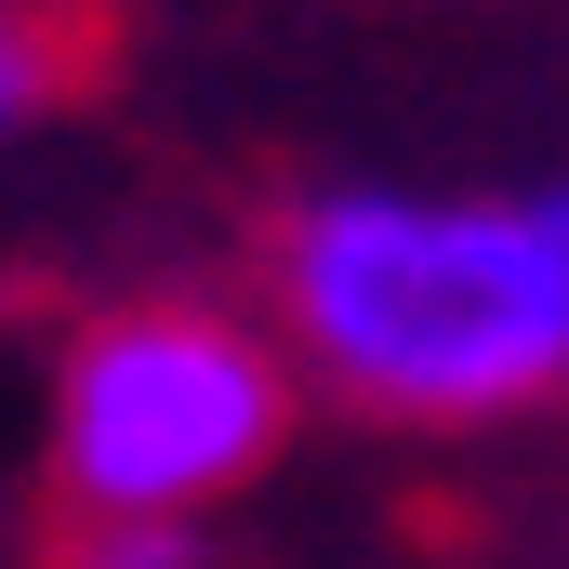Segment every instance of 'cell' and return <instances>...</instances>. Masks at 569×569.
<instances>
[{
  "label": "cell",
  "instance_id": "1",
  "mask_svg": "<svg viewBox=\"0 0 569 569\" xmlns=\"http://www.w3.org/2000/svg\"><path fill=\"white\" fill-rule=\"evenodd\" d=\"M279 305L305 371L398 425H490L569 385V239L543 199L318 186L279 226Z\"/></svg>",
  "mask_w": 569,
  "mask_h": 569
},
{
  "label": "cell",
  "instance_id": "2",
  "mask_svg": "<svg viewBox=\"0 0 569 569\" xmlns=\"http://www.w3.org/2000/svg\"><path fill=\"white\" fill-rule=\"evenodd\" d=\"M291 425L279 345L226 305H120L53 371V490L80 530H199Z\"/></svg>",
  "mask_w": 569,
  "mask_h": 569
},
{
  "label": "cell",
  "instance_id": "3",
  "mask_svg": "<svg viewBox=\"0 0 569 569\" xmlns=\"http://www.w3.org/2000/svg\"><path fill=\"white\" fill-rule=\"evenodd\" d=\"M53 67H67V53H53V27L0 0V146H13L27 120H40V107H53Z\"/></svg>",
  "mask_w": 569,
  "mask_h": 569
},
{
  "label": "cell",
  "instance_id": "4",
  "mask_svg": "<svg viewBox=\"0 0 569 569\" xmlns=\"http://www.w3.org/2000/svg\"><path fill=\"white\" fill-rule=\"evenodd\" d=\"M543 212H557V239H569V172H557V186H543Z\"/></svg>",
  "mask_w": 569,
  "mask_h": 569
}]
</instances>
